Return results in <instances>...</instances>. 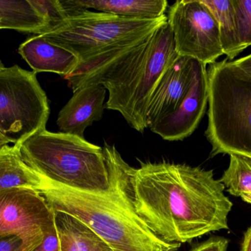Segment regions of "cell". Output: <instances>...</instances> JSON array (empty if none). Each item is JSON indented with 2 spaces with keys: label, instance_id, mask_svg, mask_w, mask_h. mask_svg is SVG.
<instances>
[{
  "label": "cell",
  "instance_id": "1",
  "mask_svg": "<svg viewBox=\"0 0 251 251\" xmlns=\"http://www.w3.org/2000/svg\"><path fill=\"white\" fill-rule=\"evenodd\" d=\"M103 150L121 198L161 240L181 244L228 229L233 204L213 171L167 162H140L134 168L115 145L105 142Z\"/></svg>",
  "mask_w": 251,
  "mask_h": 251
},
{
  "label": "cell",
  "instance_id": "2",
  "mask_svg": "<svg viewBox=\"0 0 251 251\" xmlns=\"http://www.w3.org/2000/svg\"><path fill=\"white\" fill-rule=\"evenodd\" d=\"M178 56L167 21L152 33L131 37L81 60L64 79L73 91L102 85L109 94L104 109L120 112L131 128L143 133L151 97Z\"/></svg>",
  "mask_w": 251,
  "mask_h": 251
},
{
  "label": "cell",
  "instance_id": "3",
  "mask_svg": "<svg viewBox=\"0 0 251 251\" xmlns=\"http://www.w3.org/2000/svg\"><path fill=\"white\" fill-rule=\"evenodd\" d=\"M42 178L43 186L38 192L50 208L83 223L114 251H176L181 246L166 243L152 233L128 209L112 181L111 191L93 193Z\"/></svg>",
  "mask_w": 251,
  "mask_h": 251
},
{
  "label": "cell",
  "instance_id": "4",
  "mask_svg": "<svg viewBox=\"0 0 251 251\" xmlns=\"http://www.w3.org/2000/svg\"><path fill=\"white\" fill-rule=\"evenodd\" d=\"M17 146L25 163L51 182L87 193L111 191L104 150L85 139L46 129Z\"/></svg>",
  "mask_w": 251,
  "mask_h": 251
},
{
  "label": "cell",
  "instance_id": "5",
  "mask_svg": "<svg viewBox=\"0 0 251 251\" xmlns=\"http://www.w3.org/2000/svg\"><path fill=\"white\" fill-rule=\"evenodd\" d=\"M207 82L211 156L251 154V76L225 59L209 65Z\"/></svg>",
  "mask_w": 251,
  "mask_h": 251
},
{
  "label": "cell",
  "instance_id": "6",
  "mask_svg": "<svg viewBox=\"0 0 251 251\" xmlns=\"http://www.w3.org/2000/svg\"><path fill=\"white\" fill-rule=\"evenodd\" d=\"M167 21L166 15L158 19H138L80 10L41 35L75 53L81 61L131 37L152 33Z\"/></svg>",
  "mask_w": 251,
  "mask_h": 251
},
{
  "label": "cell",
  "instance_id": "7",
  "mask_svg": "<svg viewBox=\"0 0 251 251\" xmlns=\"http://www.w3.org/2000/svg\"><path fill=\"white\" fill-rule=\"evenodd\" d=\"M48 98L36 73L17 65L0 71V135L17 145L46 130Z\"/></svg>",
  "mask_w": 251,
  "mask_h": 251
},
{
  "label": "cell",
  "instance_id": "8",
  "mask_svg": "<svg viewBox=\"0 0 251 251\" xmlns=\"http://www.w3.org/2000/svg\"><path fill=\"white\" fill-rule=\"evenodd\" d=\"M167 18L178 56L207 66L224 55L218 22L201 0L176 1Z\"/></svg>",
  "mask_w": 251,
  "mask_h": 251
},
{
  "label": "cell",
  "instance_id": "9",
  "mask_svg": "<svg viewBox=\"0 0 251 251\" xmlns=\"http://www.w3.org/2000/svg\"><path fill=\"white\" fill-rule=\"evenodd\" d=\"M55 228L54 212L36 190H0V238L16 236L32 251Z\"/></svg>",
  "mask_w": 251,
  "mask_h": 251
},
{
  "label": "cell",
  "instance_id": "10",
  "mask_svg": "<svg viewBox=\"0 0 251 251\" xmlns=\"http://www.w3.org/2000/svg\"><path fill=\"white\" fill-rule=\"evenodd\" d=\"M208 106L207 69L192 59L190 88L176 109L149 129L170 141H182L193 134L204 116Z\"/></svg>",
  "mask_w": 251,
  "mask_h": 251
},
{
  "label": "cell",
  "instance_id": "11",
  "mask_svg": "<svg viewBox=\"0 0 251 251\" xmlns=\"http://www.w3.org/2000/svg\"><path fill=\"white\" fill-rule=\"evenodd\" d=\"M59 112L57 125L60 132L85 139L88 127L102 119L107 90L101 84L82 85Z\"/></svg>",
  "mask_w": 251,
  "mask_h": 251
},
{
  "label": "cell",
  "instance_id": "12",
  "mask_svg": "<svg viewBox=\"0 0 251 251\" xmlns=\"http://www.w3.org/2000/svg\"><path fill=\"white\" fill-rule=\"evenodd\" d=\"M192 59L178 56L156 85L148 107V128L172 113L190 88Z\"/></svg>",
  "mask_w": 251,
  "mask_h": 251
},
{
  "label": "cell",
  "instance_id": "13",
  "mask_svg": "<svg viewBox=\"0 0 251 251\" xmlns=\"http://www.w3.org/2000/svg\"><path fill=\"white\" fill-rule=\"evenodd\" d=\"M18 53L35 73L54 72L64 77L72 73L79 63L75 53L47 41L42 35L27 38Z\"/></svg>",
  "mask_w": 251,
  "mask_h": 251
},
{
  "label": "cell",
  "instance_id": "14",
  "mask_svg": "<svg viewBox=\"0 0 251 251\" xmlns=\"http://www.w3.org/2000/svg\"><path fill=\"white\" fill-rule=\"evenodd\" d=\"M66 16L80 10L92 8L122 17L158 19L165 16L166 0H66L60 1Z\"/></svg>",
  "mask_w": 251,
  "mask_h": 251
},
{
  "label": "cell",
  "instance_id": "15",
  "mask_svg": "<svg viewBox=\"0 0 251 251\" xmlns=\"http://www.w3.org/2000/svg\"><path fill=\"white\" fill-rule=\"evenodd\" d=\"M54 212L60 251H114L108 243L75 217L58 211Z\"/></svg>",
  "mask_w": 251,
  "mask_h": 251
},
{
  "label": "cell",
  "instance_id": "16",
  "mask_svg": "<svg viewBox=\"0 0 251 251\" xmlns=\"http://www.w3.org/2000/svg\"><path fill=\"white\" fill-rule=\"evenodd\" d=\"M42 186V177L25 163L17 145L0 147V190L25 188L38 191Z\"/></svg>",
  "mask_w": 251,
  "mask_h": 251
},
{
  "label": "cell",
  "instance_id": "17",
  "mask_svg": "<svg viewBox=\"0 0 251 251\" xmlns=\"http://www.w3.org/2000/svg\"><path fill=\"white\" fill-rule=\"evenodd\" d=\"M0 22L2 29L26 33L40 35L48 30L47 19L31 0H0Z\"/></svg>",
  "mask_w": 251,
  "mask_h": 251
},
{
  "label": "cell",
  "instance_id": "18",
  "mask_svg": "<svg viewBox=\"0 0 251 251\" xmlns=\"http://www.w3.org/2000/svg\"><path fill=\"white\" fill-rule=\"evenodd\" d=\"M213 13L219 27L220 39L224 55L232 60L244 51L239 39L231 0H201Z\"/></svg>",
  "mask_w": 251,
  "mask_h": 251
},
{
  "label": "cell",
  "instance_id": "19",
  "mask_svg": "<svg viewBox=\"0 0 251 251\" xmlns=\"http://www.w3.org/2000/svg\"><path fill=\"white\" fill-rule=\"evenodd\" d=\"M229 156V165L220 181L232 195L251 194V154Z\"/></svg>",
  "mask_w": 251,
  "mask_h": 251
},
{
  "label": "cell",
  "instance_id": "20",
  "mask_svg": "<svg viewBox=\"0 0 251 251\" xmlns=\"http://www.w3.org/2000/svg\"><path fill=\"white\" fill-rule=\"evenodd\" d=\"M239 39L243 50L251 46V0H231Z\"/></svg>",
  "mask_w": 251,
  "mask_h": 251
},
{
  "label": "cell",
  "instance_id": "21",
  "mask_svg": "<svg viewBox=\"0 0 251 251\" xmlns=\"http://www.w3.org/2000/svg\"><path fill=\"white\" fill-rule=\"evenodd\" d=\"M31 1L47 19V32L58 26L67 17L60 0H31Z\"/></svg>",
  "mask_w": 251,
  "mask_h": 251
},
{
  "label": "cell",
  "instance_id": "22",
  "mask_svg": "<svg viewBox=\"0 0 251 251\" xmlns=\"http://www.w3.org/2000/svg\"><path fill=\"white\" fill-rule=\"evenodd\" d=\"M228 240L224 237H212L190 251H227Z\"/></svg>",
  "mask_w": 251,
  "mask_h": 251
},
{
  "label": "cell",
  "instance_id": "23",
  "mask_svg": "<svg viewBox=\"0 0 251 251\" xmlns=\"http://www.w3.org/2000/svg\"><path fill=\"white\" fill-rule=\"evenodd\" d=\"M32 251H60V240L57 228L47 234L44 242Z\"/></svg>",
  "mask_w": 251,
  "mask_h": 251
},
{
  "label": "cell",
  "instance_id": "24",
  "mask_svg": "<svg viewBox=\"0 0 251 251\" xmlns=\"http://www.w3.org/2000/svg\"><path fill=\"white\" fill-rule=\"evenodd\" d=\"M0 251H26L23 242L16 236L0 238Z\"/></svg>",
  "mask_w": 251,
  "mask_h": 251
},
{
  "label": "cell",
  "instance_id": "25",
  "mask_svg": "<svg viewBox=\"0 0 251 251\" xmlns=\"http://www.w3.org/2000/svg\"><path fill=\"white\" fill-rule=\"evenodd\" d=\"M234 63L246 74L251 76V53L249 56L234 60Z\"/></svg>",
  "mask_w": 251,
  "mask_h": 251
},
{
  "label": "cell",
  "instance_id": "26",
  "mask_svg": "<svg viewBox=\"0 0 251 251\" xmlns=\"http://www.w3.org/2000/svg\"><path fill=\"white\" fill-rule=\"evenodd\" d=\"M241 251H251V227L245 234Z\"/></svg>",
  "mask_w": 251,
  "mask_h": 251
},
{
  "label": "cell",
  "instance_id": "27",
  "mask_svg": "<svg viewBox=\"0 0 251 251\" xmlns=\"http://www.w3.org/2000/svg\"><path fill=\"white\" fill-rule=\"evenodd\" d=\"M241 198L246 203L251 204V194L244 195L242 196Z\"/></svg>",
  "mask_w": 251,
  "mask_h": 251
},
{
  "label": "cell",
  "instance_id": "28",
  "mask_svg": "<svg viewBox=\"0 0 251 251\" xmlns=\"http://www.w3.org/2000/svg\"><path fill=\"white\" fill-rule=\"evenodd\" d=\"M8 144H10V143H9V141H7V139L3 138L2 137H0V147H3V146Z\"/></svg>",
  "mask_w": 251,
  "mask_h": 251
},
{
  "label": "cell",
  "instance_id": "29",
  "mask_svg": "<svg viewBox=\"0 0 251 251\" xmlns=\"http://www.w3.org/2000/svg\"><path fill=\"white\" fill-rule=\"evenodd\" d=\"M4 68H5V66H4L2 62H1V60H0V71L2 70L3 69H4Z\"/></svg>",
  "mask_w": 251,
  "mask_h": 251
},
{
  "label": "cell",
  "instance_id": "30",
  "mask_svg": "<svg viewBox=\"0 0 251 251\" xmlns=\"http://www.w3.org/2000/svg\"><path fill=\"white\" fill-rule=\"evenodd\" d=\"M2 29V28H1V22H0V29Z\"/></svg>",
  "mask_w": 251,
  "mask_h": 251
},
{
  "label": "cell",
  "instance_id": "31",
  "mask_svg": "<svg viewBox=\"0 0 251 251\" xmlns=\"http://www.w3.org/2000/svg\"><path fill=\"white\" fill-rule=\"evenodd\" d=\"M0 137H1V135H0ZM3 138H4V137H3Z\"/></svg>",
  "mask_w": 251,
  "mask_h": 251
}]
</instances>
